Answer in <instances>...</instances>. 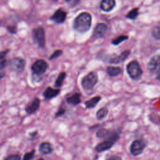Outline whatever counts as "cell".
Returning <instances> with one entry per match:
<instances>
[{
  "mask_svg": "<svg viewBox=\"0 0 160 160\" xmlns=\"http://www.w3.org/2000/svg\"><path fill=\"white\" fill-rule=\"evenodd\" d=\"M8 64L11 71L15 72L21 73L23 72L25 69L26 61L21 58L16 57L10 59Z\"/></svg>",
  "mask_w": 160,
  "mask_h": 160,
  "instance_id": "cell-5",
  "label": "cell"
},
{
  "mask_svg": "<svg viewBox=\"0 0 160 160\" xmlns=\"http://www.w3.org/2000/svg\"><path fill=\"white\" fill-rule=\"evenodd\" d=\"M98 81V76L96 72L92 71L83 77L81 80V86L84 90H91Z\"/></svg>",
  "mask_w": 160,
  "mask_h": 160,
  "instance_id": "cell-3",
  "label": "cell"
},
{
  "mask_svg": "<svg viewBox=\"0 0 160 160\" xmlns=\"http://www.w3.org/2000/svg\"><path fill=\"white\" fill-rule=\"evenodd\" d=\"M66 102L71 105L76 106L81 103V94L78 92H75L72 96L68 97L66 99Z\"/></svg>",
  "mask_w": 160,
  "mask_h": 160,
  "instance_id": "cell-16",
  "label": "cell"
},
{
  "mask_svg": "<svg viewBox=\"0 0 160 160\" xmlns=\"http://www.w3.org/2000/svg\"><path fill=\"white\" fill-rule=\"evenodd\" d=\"M96 134L98 138L116 142L119 138L120 131L115 129L109 130L106 129H100L96 132Z\"/></svg>",
  "mask_w": 160,
  "mask_h": 160,
  "instance_id": "cell-2",
  "label": "cell"
},
{
  "mask_svg": "<svg viewBox=\"0 0 160 160\" xmlns=\"http://www.w3.org/2000/svg\"><path fill=\"white\" fill-rule=\"evenodd\" d=\"M62 53V51L61 50V49H58V50H56L49 58V60H52L54 59H56L57 58H58L59 56H61Z\"/></svg>",
  "mask_w": 160,
  "mask_h": 160,
  "instance_id": "cell-27",
  "label": "cell"
},
{
  "mask_svg": "<svg viewBox=\"0 0 160 160\" xmlns=\"http://www.w3.org/2000/svg\"><path fill=\"white\" fill-rule=\"evenodd\" d=\"M60 93L59 89H53L51 87H48L43 92V96L46 99H51L56 97Z\"/></svg>",
  "mask_w": 160,
  "mask_h": 160,
  "instance_id": "cell-15",
  "label": "cell"
},
{
  "mask_svg": "<svg viewBox=\"0 0 160 160\" xmlns=\"http://www.w3.org/2000/svg\"><path fill=\"white\" fill-rule=\"evenodd\" d=\"M40 106V100L39 98H36L33 99V101L31 102V104H29L28 106H26L25 108L26 112L29 114H34L35 112H36Z\"/></svg>",
  "mask_w": 160,
  "mask_h": 160,
  "instance_id": "cell-13",
  "label": "cell"
},
{
  "mask_svg": "<svg viewBox=\"0 0 160 160\" xmlns=\"http://www.w3.org/2000/svg\"><path fill=\"white\" fill-rule=\"evenodd\" d=\"M38 160H44L43 158H40V159H38Z\"/></svg>",
  "mask_w": 160,
  "mask_h": 160,
  "instance_id": "cell-34",
  "label": "cell"
},
{
  "mask_svg": "<svg viewBox=\"0 0 160 160\" xmlns=\"http://www.w3.org/2000/svg\"><path fill=\"white\" fill-rule=\"evenodd\" d=\"M91 22V15L88 12H82L74 19L73 21V28L79 32H86L90 29Z\"/></svg>",
  "mask_w": 160,
  "mask_h": 160,
  "instance_id": "cell-1",
  "label": "cell"
},
{
  "mask_svg": "<svg viewBox=\"0 0 160 160\" xmlns=\"http://www.w3.org/2000/svg\"><path fill=\"white\" fill-rule=\"evenodd\" d=\"M108 113V109L106 107L101 108L96 112V118L98 120H102L105 118Z\"/></svg>",
  "mask_w": 160,
  "mask_h": 160,
  "instance_id": "cell-22",
  "label": "cell"
},
{
  "mask_svg": "<svg viewBox=\"0 0 160 160\" xmlns=\"http://www.w3.org/2000/svg\"><path fill=\"white\" fill-rule=\"evenodd\" d=\"M39 150L42 154H49L52 152V147L48 142H43L39 144Z\"/></svg>",
  "mask_w": 160,
  "mask_h": 160,
  "instance_id": "cell-17",
  "label": "cell"
},
{
  "mask_svg": "<svg viewBox=\"0 0 160 160\" xmlns=\"http://www.w3.org/2000/svg\"><path fill=\"white\" fill-rule=\"evenodd\" d=\"M148 69L152 73L160 71V55H155L151 58L148 64Z\"/></svg>",
  "mask_w": 160,
  "mask_h": 160,
  "instance_id": "cell-9",
  "label": "cell"
},
{
  "mask_svg": "<svg viewBox=\"0 0 160 160\" xmlns=\"http://www.w3.org/2000/svg\"><path fill=\"white\" fill-rule=\"evenodd\" d=\"M101 99V96H94L92 98L85 101L84 105L86 106V108H88V109L94 108V107H96V106L98 104V103L100 101Z\"/></svg>",
  "mask_w": 160,
  "mask_h": 160,
  "instance_id": "cell-18",
  "label": "cell"
},
{
  "mask_svg": "<svg viewBox=\"0 0 160 160\" xmlns=\"http://www.w3.org/2000/svg\"><path fill=\"white\" fill-rule=\"evenodd\" d=\"M152 34L156 39H160V26H156L152 30Z\"/></svg>",
  "mask_w": 160,
  "mask_h": 160,
  "instance_id": "cell-26",
  "label": "cell"
},
{
  "mask_svg": "<svg viewBox=\"0 0 160 160\" xmlns=\"http://www.w3.org/2000/svg\"><path fill=\"white\" fill-rule=\"evenodd\" d=\"M65 112H66V109L64 108H63L62 107H61L58 109L57 112L55 113L54 116H55V118H58L59 116H61L64 114Z\"/></svg>",
  "mask_w": 160,
  "mask_h": 160,
  "instance_id": "cell-29",
  "label": "cell"
},
{
  "mask_svg": "<svg viewBox=\"0 0 160 160\" xmlns=\"http://www.w3.org/2000/svg\"><path fill=\"white\" fill-rule=\"evenodd\" d=\"M106 160H122V158L118 155H111L108 156Z\"/></svg>",
  "mask_w": 160,
  "mask_h": 160,
  "instance_id": "cell-32",
  "label": "cell"
},
{
  "mask_svg": "<svg viewBox=\"0 0 160 160\" xmlns=\"http://www.w3.org/2000/svg\"><path fill=\"white\" fill-rule=\"evenodd\" d=\"M115 142L108 141V140H104L103 141L98 143L97 146L95 148V151L98 152H101L103 151H106L110 148L112 147V146L114 144Z\"/></svg>",
  "mask_w": 160,
  "mask_h": 160,
  "instance_id": "cell-12",
  "label": "cell"
},
{
  "mask_svg": "<svg viewBox=\"0 0 160 160\" xmlns=\"http://www.w3.org/2000/svg\"><path fill=\"white\" fill-rule=\"evenodd\" d=\"M108 27L106 24L101 22L97 24L92 32V37L94 38H103L107 32Z\"/></svg>",
  "mask_w": 160,
  "mask_h": 160,
  "instance_id": "cell-11",
  "label": "cell"
},
{
  "mask_svg": "<svg viewBox=\"0 0 160 160\" xmlns=\"http://www.w3.org/2000/svg\"><path fill=\"white\" fill-rule=\"evenodd\" d=\"M126 70L130 78L134 80L140 79L142 74V71L140 64L135 60L131 61L128 64Z\"/></svg>",
  "mask_w": 160,
  "mask_h": 160,
  "instance_id": "cell-4",
  "label": "cell"
},
{
  "mask_svg": "<svg viewBox=\"0 0 160 160\" xmlns=\"http://www.w3.org/2000/svg\"><path fill=\"white\" fill-rule=\"evenodd\" d=\"M48 68V64L43 59L36 60L31 66L32 74L36 76L44 74Z\"/></svg>",
  "mask_w": 160,
  "mask_h": 160,
  "instance_id": "cell-7",
  "label": "cell"
},
{
  "mask_svg": "<svg viewBox=\"0 0 160 160\" xmlns=\"http://www.w3.org/2000/svg\"><path fill=\"white\" fill-rule=\"evenodd\" d=\"M65 1L67 2V4L69 5V6L71 8L76 6L80 2V0H65Z\"/></svg>",
  "mask_w": 160,
  "mask_h": 160,
  "instance_id": "cell-28",
  "label": "cell"
},
{
  "mask_svg": "<svg viewBox=\"0 0 160 160\" xmlns=\"http://www.w3.org/2000/svg\"><path fill=\"white\" fill-rule=\"evenodd\" d=\"M9 51V49L3 51L1 52V55H0V68H1V70L2 71L6 66V56L7 55V54L8 53V52Z\"/></svg>",
  "mask_w": 160,
  "mask_h": 160,
  "instance_id": "cell-21",
  "label": "cell"
},
{
  "mask_svg": "<svg viewBox=\"0 0 160 160\" xmlns=\"http://www.w3.org/2000/svg\"><path fill=\"white\" fill-rule=\"evenodd\" d=\"M34 153H35L34 149H32L31 151L25 153L22 160H31L34 158Z\"/></svg>",
  "mask_w": 160,
  "mask_h": 160,
  "instance_id": "cell-25",
  "label": "cell"
},
{
  "mask_svg": "<svg viewBox=\"0 0 160 160\" xmlns=\"http://www.w3.org/2000/svg\"><path fill=\"white\" fill-rule=\"evenodd\" d=\"M107 73L111 77L118 76L122 71V69L119 67L116 66H108L106 69Z\"/></svg>",
  "mask_w": 160,
  "mask_h": 160,
  "instance_id": "cell-19",
  "label": "cell"
},
{
  "mask_svg": "<svg viewBox=\"0 0 160 160\" xmlns=\"http://www.w3.org/2000/svg\"><path fill=\"white\" fill-rule=\"evenodd\" d=\"M53 1H58V0H53Z\"/></svg>",
  "mask_w": 160,
  "mask_h": 160,
  "instance_id": "cell-35",
  "label": "cell"
},
{
  "mask_svg": "<svg viewBox=\"0 0 160 160\" xmlns=\"http://www.w3.org/2000/svg\"><path fill=\"white\" fill-rule=\"evenodd\" d=\"M7 29L9 31V32L11 34H16L18 31L17 27L15 26H8L7 27Z\"/></svg>",
  "mask_w": 160,
  "mask_h": 160,
  "instance_id": "cell-31",
  "label": "cell"
},
{
  "mask_svg": "<svg viewBox=\"0 0 160 160\" xmlns=\"http://www.w3.org/2000/svg\"><path fill=\"white\" fill-rule=\"evenodd\" d=\"M146 147L145 142L142 140L134 141L130 146V152L133 156L141 154Z\"/></svg>",
  "mask_w": 160,
  "mask_h": 160,
  "instance_id": "cell-8",
  "label": "cell"
},
{
  "mask_svg": "<svg viewBox=\"0 0 160 160\" xmlns=\"http://www.w3.org/2000/svg\"><path fill=\"white\" fill-rule=\"evenodd\" d=\"M156 78H157V79H158V81H160V71L158 72V75H157Z\"/></svg>",
  "mask_w": 160,
  "mask_h": 160,
  "instance_id": "cell-33",
  "label": "cell"
},
{
  "mask_svg": "<svg viewBox=\"0 0 160 160\" xmlns=\"http://www.w3.org/2000/svg\"><path fill=\"white\" fill-rule=\"evenodd\" d=\"M67 12L62 8L57 9L54 13L50 17V19L57 24L63 23L66 18Z\"/></svg>",
  "mask_w": 160,
  "mask_h": 160,
  "instance_id": "cell-10",
  "label": "cell"
},
{
  "mask_svg": "<svg viewBox=\"0 0 160 160\" xmlns=\"http://www.w3.org/2000/svg\"><path fill=\"white\" fill-rule=\"evenodd\" d=\"M4 160H21V156L19 154H12L6 157Z\"/></svg>",
  "mask_w": 160,
  "mask_h": 160,
  "instance_id": "cell-30",
  "label": "cell"
},
{
  "mask_svg": "<svg viewBox=\"0 0 160 160\" xmlns=\"http://www.w3.org/2000/svg\"><path fill=\"white\" fill-rule=\"evenodd\" d=\"M138 15H139V8H135L131 9L130 11H129V12L126 14V17L128 19H135Z\"/></svg>",
  "mask_w": 160,
  "mask_h": 160,
  "instance_id": "cell-23",
  "label": "cell"
},
{
  "mask_svg": "<svg viewBox=\"0 0 160 160\" xmlns=\"http://www.w3.org/2000/svg\"><path fill=\"white\" fill-rule=\"evenodd\" d=\"M32 39L35 44L39 48H43L45 46V32L42 27H38L32 30Z\"/></svg>",
  "mask_w": 160,
  "mask_h": 160,
  "instance_id": "cell-6",
  "label": "cell"
},
{
  "mask_svg": "<svg viewBox=\"0 0 160 160\" xmlns=\"http://www.w3.org/2000/svg\"><path fill=\"white\" fill-rule=\"evenodd\" d=\"M66 76V73L65 72H61L59 74L58 78L54 82V86L56 88L61 87L64 82V80Z\"/></svg>",
  "mask_w": 160,
  "mask_h": 160,
  "instance_id": "cell-20",
  "label": "cell"
},
{
  "mask_svg": "<svg viewBox=\"0 0 160 160\" xmlns=\"http://www.w3.org/2000/svg\"><path fill=\"white\" fill-rule=\"evenodd\" d=\"M116 6L115 0H102L100 3L101 9L105 12H109Z\"/></svg>",
  "mask_w": 160,
  "mask_h": 160,
  "instance_id": "cell-14",
  "label": "cell"
},
{
  "mask_svg": "<svg viewBox=\"0 0 160 160\" xmlns=\"http://www.w3.org/2000/svg\"><path fill=\"white\" fill-rule=\"evenodd\" d=\"M128 39V36H126V35H121L119 36L118 37H117L116 39H113L112 41V44L114 45H118L119 44H120L121 42H122V41L127 40Z\"/></svg>",
  "mask_w": 160,
  "mask_h": 160,
  "instance_id": "cell-24",
  "label": "cell"
}]
</instances>
